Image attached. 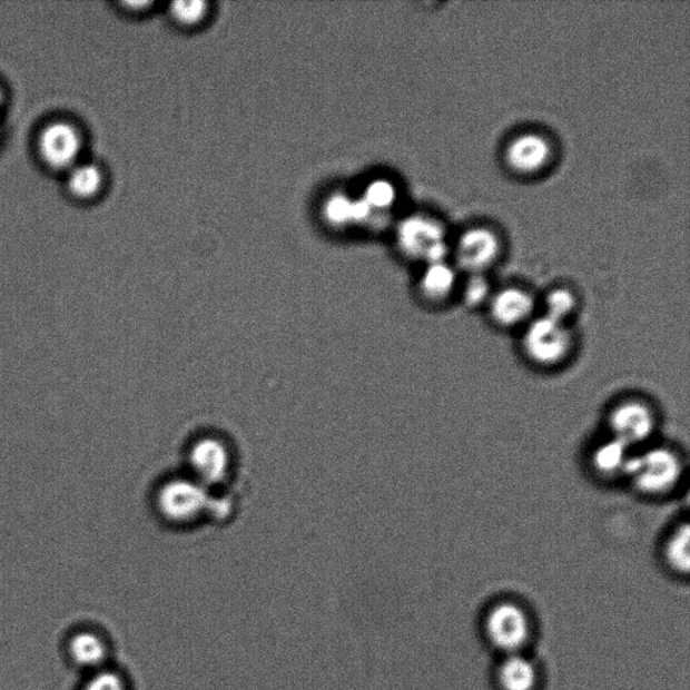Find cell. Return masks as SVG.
I'll use <instances>...</instances> for the list:
<instances>
[{
    "label": "cell",
    "instance_id": "17",
    "mask_svg": "<svg viewBox=\"0 0 690 690\" xmlns=\"http://www.w3.org/2000/svg\"><path fill=\"white\" fill-rule=\"evenodd\" d=\"M578 299L571 290L558 289L549 294L546 298V313L545 316L566 324L568 319L576 312Z\"/></svg>",
    "mask_w": 690,
    "mask_h": 690
},
{
    "label": "cell",
    "instance_id": "8",
    "mask_svg": "<svg viewBox=\"0 0 690 690\" xmlns=\"http://www.w3.org/2000/svg\"><path fill=\"white\" fill-rule=\"evenodd\" d=\"M534 306L532 294L516 287L504 289L490 299L491 317L503 328H514L528 323Z\"/></svg>",
    "mask_w": 690,
    "mask_h": 690
},
{
    "label": "cell",
    "instance_id": "14",
    "mask_svg": "<svg viewBox=\"0 0 690 690\" xmlns=\"http://www.w3.org/2000/svg\"><path fill=\"white\" fill-rule=\"evenodd\" d=\"M67 185L75 197L92 199L103 188L105 175L98 165L76 164L69 169Z\"/></svg>",
    "mask_w": 690,
    "mask_h": 690
},
{
    "label": "cell",
    "instance_id": "18",
    "mask_svg": "<svg viewBox=\"0 0 690 690\" xmlns=\"http://www.w3.org/2000/svg\"><path fill=\"white\" fill-rule=\"evenodd\" d=\"M397 200V189L387 180L374 181L367 188L366 203L369 209H388Z\"/></svg>",
    "mask_w": 690,
    "mask_h": 690
},
{
    "label": "cell",
    "instance_id": "1",
    "mask_svg": "<svg viewBox=\"0 0 690 690\" xmlns=\"http://www.w3.org/2000/svg\"><path fill=\"white\" fill-rule=\"evenodd\" d=\"M682 475L679 453L668 446H650L632 453L624 477L641 494L661 497L672 494Z\"/></svg>",
    "mask_w": 690,
    "mask_h": 690
},
{
    "label": "cell",
    "instance_id": "10",
    "mask_svg": "<svg viewBox=\"0 0 690 690\" xmlns=\"http://www.w3.org/2000/svg\"><path fill=\"white\" fill-rule=\"evenodd\" d=\"M634 452L615 438H607L591 453L590 462L593 472L604 479L624 477Z\"/></svg>",
    "mask_w": 690,
    "mask_h": 690
},
{
    "label": "cell",
    "instance_id": "5",
    "mask_svg": "<svg viewBox=\"0 0 690 690\" xmlns=\"http://www.w3.org/2000/svg\"><path fill=\"white\" fill-rule=\"evenodd\" d=\"M38 149L45 164L55 169H70L78 164L82 150L81 132L68 121H53L42 130Z\"/></svg>",
    "mask_w": 690,
    "mask_h": 690
},
{
    "label": "cell",
    "instance_id": "16",
    "mask_svg": "<svg viewBox=\"0 0 690 690\" xmlns=\"http://www.w3.org/2000/svg\"><path fill=\"white\" fill-rule=\"evenodd\" d=\"M690 529L688 523H682L670 534L663 548L664 560L673 571L688 573L690 566Z\"/></svg>",
    "mask_w": 690,
    "mask_h": 690
},
{
    "label": "cell",
    "instance_id": "20",
    "mask_svg": "<svg viewBox=\"0 0 690 690\" xmlns=\"http://www.w3.org/2000/svg\"><path fill=\"white\" fill-rule=\"evenodd\" d=\"M81 690H127L125 680L110 669L96 670Z\"/></svg>",
    "mask_w": 690,
    "mask_h": 690
},
{
    "label": "cell",
    "instance_id": "4",
    "mask_svg": "<svg viewBox=\"0 0 690 690\" xmlns=\"http://www.w3.org/2000/svg\"><path fill=\"white\" fill-rule=\"evenodd\" d=\"M485 632L496 649L515 654L525 647L530 635L526 612L514 603H501L485 619Z\"/></svg>",
    "mask_w": 690,
    "mask_h": 690
},
{
    "label": "cell",
    "instance_id": "6",
    "mask_svg": "<svg viewBox=\"0 0 690 690\" xmlns=\"http://www.w3.org/2000/svg\"><path fill=\"white\" fill-rule=\"evenodd\" d=\"M445 241V228L432 217L415 215L407 217L398 228L402 252L412 258H424L431 248Z\"/></svg>",
    "mask_w": 690,
    "mask_h": 690
},
{
    "label": "cell",
    "instance_id": "7",
    "mask_svg": "<svg viewBox=\"0 0 690 690\" xmlns=\"http://www.w3.org/2000/svg\"><path fill=\"white\" fill-rule=\"evenodd\" d=\"M500 245L487 228H472L463 234L457 245V262L465 270L479 274L495 260Z\"/></svg>",
    "mask_w": 690,
    "mask_h": 690
},
{
    "label": "cell",
    "instance_id": "12",
    "mask_svg": "<svg viewBox=\"0 0 690 690\" xmlns=\"http://www.w3.org/2000/svg\"><path fill=\"white\" fill-rule=\"evenodd\" d=\"M214 6L207 0H178L169 3L166 16L172 27L184 31H195L204 28L210 17H213Z\"/></svg>",
    "mask_w": 690,
    "mask_h": 690
},
{
    "label": "cell",
    "instance_id": "13",
    "mask_svg": "<svg viewBox=\"0 0 690 690\" xmlns=\"http://www.w3.org/2000/svg\"><path fill=\"white\" fill-rule=\"evenodd\" d=\"M536 669L532 661L520 654H510L497 670V681L503 690H533Z\"/></svg>",
    "mask_w": 690,
    "mask_h": 690
},
{
    "label": "cell",
    "instance_id": "11",
    "mask_svg": "<svg viewBox=\"0 0 690 690\" xmlns=\"http://www.w3.org/2000/svg\"><path fill=\"white\" fill-rule=\"evenodd\" d=\"M69 655L79 668L85 670H100L105 668L108 648L103 639L91 631H80L70 638Z\"/></svg>",
    "mask_w": 690,
    "mask_h": 690
},
{
    "label": "cell",
    "instance_id": "21",
    "mask_svg": "<svg viewBox=\"0 0 690 690\" xmlns=\"http://www.w3.org/2000/svg\"><path fill=\"white\" fill-rule=\"evenodd\" d=\"M3 103V92L2 89H0V106H2Z\"/></svg>",
    "mask_w": 690,
    "mask_h": 690
},
{
    "label": "cell",
    "instance_id": "19",
    "mask_svg": "<svg viewBox=\"0 0 690 690\" xmlns=\"http://www.w3.org/2000/svg\"><path fill=\"white\" fill-rule=\"evenodd\" d=\"M490 292L489 280L482 277L481 274H474L464 287V303L471 306V308H477V306L489 302Z\"/></svg>",
    "mask_w": 690,
    "mask_h": 690
},
{
    "label": "cell",
    "instance_id": "9",
    "mask_svg": "<svg viewBox=\"0 0 690 690\" xmlns=\"http://www.w3.org/2000/svg\"><path fill=\"white\" fill-rule=\"evenodd\" d=\"M551 147L545 138L536 134H523L507 147L506 158L511 169L520 172L539 171L549 161Z\"/></svg>",
    "mask_w": 690,
    "mask_h": 690
},
{
    "label": "cell",
    "instance_id": "2",
    "mask_svg": "<svg viewBox=\"0 0 690 690\" xmlns=\"http://www.w3.org/2000/svg\"><path fill=\"white\" fill-rule=\"evenodd\" d=\"M574 336L566 324L548 316L532 319L522 336V351L535 366L554 368L570 359Z\"/></svg>",
    "mask_w": 690,
    "mask_h": 690
},
{
    "label": "cell",
    "instance_id": "15",
    "mask_svg": "<svg viewBox=\"0 0 690 690\" xmlns=\"http://www.w3.org/2000/svg\"><path fill=\"white\" fill-rule=\"evenodd\" d=\"M456 273L445 262L432 264L421 278V290L431 302H444L455 289Z\"/></svg>",
    "mask_w": 690,
    "mask_h": 690
},
{
    "label": "cell",
    "instance_id": "3",
    "mask_svg": "<svg viewBox=\"0 0 690 690\" xmlns=\"http://www.w3.org/2000/svg\"><path fill=\"white\" fill-rule=\"evenodd\" d=\"M609 430L610 437L635 451L654 437L658 430V414L648 401L624 400L611 408Z\"/></svg>",
    "mask_w": 690,
    "mask_h": 690
}]
</instances>
